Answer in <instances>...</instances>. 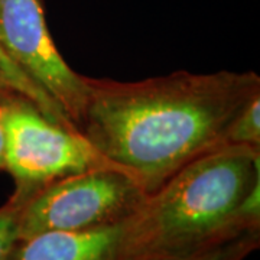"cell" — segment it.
<instances>
[{
	"mask_svg": "<svg viewBox=\"0 0 260 260\" xmlns=\"http://www.w3.org/2000/svg\"><path fill=\"white\" fill-rule=\"evenodd\" d=\"M5 102L6 100H0V169L2 171H3V152H5V133H3V123H2V112H3Z\"/></svg>",
	"mask_w": 260,
	"mask_h": 260,
	"instance_id": "obj_12",
	"label": "cell"
},
{
	"mask_svg": "<svg viewBox=\"0 0 260 260\" xmlns=\"http://www.w3.org/2000/svg\"><path fill=\"white\" fill-rule=\"evenodd\" d=\"M85 84L78 132L148 195L192 160L227 145L234 120L260 95V77L253 71H177L133 83L85 77Z\"/></svg>",
	"mask_w": 260,
	"mask_h": 260,
	"instance_id": "obj_1",
	"label": "cell"
},
{
	"mask_svg": "<svg viewBox=\"0 0 260 260\" xmlns=\"http://www.w3.org/2000/svg\"><path fill=\"white\" fill-rule=\"evenodd\" d=\"M227 145H244L260 149V95L254 97L234 120Z\"/></svg>",
	"mask_w": 260,
	"mask_h": 260,
	"instance_id": "obj_9",
	"label": "cell"
},
{
	"mask_svg": "<svg viewBox=\"0 0 260 260\" xmlns=\"http://www.w3.org/2000/svg\"><path fill=\"white\" fill-rule=\"evenodd\" d=\"M13 97H22V95L16 93L15 88L6 81V78L0 74V100H10Z\"/></svg>",
	"mask_w": 260,
	"mask_h": 260,
	"instance_id": "obj_11",
	"label": "cell"
},
{
	"mask_svg": "<svg viewBox=\"0 0 260 260\" xmlns=\"http://www.w3.org/2000/svg\"><path fill=\"white\" fill-rule=\"evenodd\" d=\"M259 246L260 230H250L191 254L149 260H244L253 251L257 250Z\"/></svg>",
	"mask_w": 260,
	"mask_h": 260,
	"instance_id": "obj_8",
	"label": "cell"
},
{
	"mask_svg": "<svg viewBox=\"0 0 260 260\" xmlns=\"http://www.w3.org/2000/svg\"><path fill=\"white\" fill-rule=\"evenodd\" d=\"M3 171L20 200L58 179L91 168L113 165L78 130L49 120L35 104L15 97L3 103Z\"/></svg>",
	"mask_w": 260,
	"mask_h": 260,
	"instance_id": "obj_4",
	"label": "cell"
},
{
	"mask_svg": "<svg viewBox=\"0 0 260 260\" xmlns=\"http://www.w3.org/2000/svg\"><path fill=\"white\" fill-rule=\"evenodd\" d=\"M126 223L19 239L8 260H127Z\"/></svg>",
	"mask_w": 260,
	"mask_h": 260,
	"instance_id": "obj_6",
	"label": "cell"
},
{
	"mask_svg": "<svg viewBox=\"0 0 260 260\" xmlns=\"http://www.w3.org/2000/svg\"><path fill=\"white\" fill-rule=\"evenodd\" d=\"M257 185L260 149L224 145L195 159L127 220V260L185 256L260 230V208L247 198Z\"/></svg>",
	"mask_w": 260,
	"mask_h": 260,
	"instance_id": "obj_2",
	"label": "cell"
},
{
	"mask_svg": "<svg viewBox=\"0 0 260 260\" xmlns=\"http://www.w3.org/2000/svg\"><path fill=\"white\" fill-rule=\"evenodd\" d=\"M0 74L6 78V81L15 88L16 93L25 97L32 104H35L49 120L55 121L58 124H62L65 127L75 129L74 124L68 120V117L62 113V110L48 97L47 94L42 93L37 85L22 73V70L18 65L15 64V61L12 59V56L5 48L2 35H0Z\"/></svg>",
	"mask_w": 260,
	"mask_h": 260,
	"instance_id": "obj_7",
	"label": "cell"
},
{
	"mask_svg": "<svg viewBox=\"0 0 260 260\" xmlns=\"http://www.w3.org/2000/svg\"><path fill=\"white\" fill-rule=\"evenodd\" d=\"M20 201L12 195L9 201L0 207V260H8L12 249L19 240Z\"/></svg>",
	"mask_w": 260,
	"mask_h": 260,
	"instance_id": "obj_10",
	"label": "cell"
},
{
	"mask_svg": "<svg viewBox=\"0 0 260 260\" xmlns=\"http://www.w3.org/2000/svg\"><path fill=\"white\" fill-rule=\"evenodd\" d=\"M146 198V191L124 169L116 165L91 168L18 198L19 239L123 223L138 213Z\"/></svg>",
	"mask_w": 260,
	"mask_h": 260,
	"instance_id": "obj_3",
	"label": "cell"
},
{
	"mask_svg": "<svg viewBox=\"0 0 260 260\" xmlns=\"http://www.w3.org/2000/svg\"><path fill=\"white\" fill-rule=\"evenodd\" d=\"M0 35L15 64L78 130L87 100L85 75L65 62L49 34L41 0H0Z\"/></svg>",
	"mask_w": 260,
	"mask_h": 260,
	"instance_id": "obj_5",
	"label": "cell"
}]
</instances>
